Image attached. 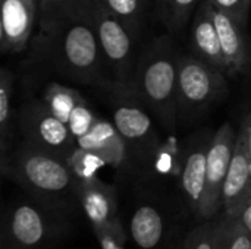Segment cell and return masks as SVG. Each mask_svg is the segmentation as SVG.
Here are the masks:
<instances>
[{"label": "cell", "mask_w": 251, "mask_h": 249, "mask_svg": "<svg viewBox=\"0 0 251 249\" xmlns=\"http://www.w3.org/2000/svg\"><path fill=\"white\" fill-rule=\"evenodd\" d=\"M18 183L38 204L60 214L79 205V181L68 161L22 141L12 153L3 175Z\"/></svg>", "instance_id": "1"}, {"label": "cell", "mask_w": 251, "mask_h": 249, "mask_svg": "<svg viewBox=\"0 0 251 249\" xmlns=\"http://www.w3.org/2000/svg\"><path fill=\"white\" fill-rule=\"evenodd\" d=\"M40 41L57 73L82 85H101L104 57L90 15L88 0H84L54 29L40 35Z\"/></svg>", "instance_id": "2"}, {"label": "cell", "mask_w": 251, "mask_h": 249, "mask_svg": "<svg viewBox=\"0 0 251 249\" xmlns=\"http://www.w3.org/2000/svg\"><path fill=\"white\" fill-rule=\"evenodd\" d=\"M178 57L171 38L151 41L137 59L129 84L137 98L168 131H174L179 120Z\"/></svg>", "instance_id": "3"}, {"label": "cell", "mask_w": 251, "mask_h": 249, "mask_svg": "<svg viewBox=\"0 0 251 249\" xmlns=\"http://www.w3.org/2000/svg\"><path fill=\"white\" fill-rule=\"evenodd\" d=\"M63 216L37 201L13 204L3 219L0 249H47L65 230Z\"/></svg>", "instance_id": "4"}, {"label": "cell", "mask_w": 251, "mask_h": 249, "mask_svg": "<svg viewBox=\"0 0 251 249\" xmlns=\"http://www.w3.org/2000/svg\"><path fill=\"white\" fill-rule=\"evenodd\" d=\"M226 73L194 53L178 57V109L179 119L200 116L222 100L228 91Z\"/></svg>", "instance_id": "5"}, {"label": "cell", "mask_w": 251, "mask_h": 249, "mask_svg": "<svg viewBox=\"0 0 251 249\" xmlns=\"http://www.w3.org/2000/svg\"><path fill=\"white\" fill-rule=\"evenodd\" d=\"M110 94L112 122L125 139L129 154L144 164H151L162 142L154 129L150 112L137 98L129 85L113 82Z\"/></svg>", "instance_id": "6"}, {"label": "cell", "mask_w": 251, "mask_h": 249, "mask_svg": "<svg viewBox=\"0 0 251 249\" xmlns=\"http://www.w3.org/2000/svg\"><path fill=\"white\" fill-rule=\"evenodd\" d=\"M90 15L99 38L104 62L112 68L119 84L129 85L135 69V41L137 35L99 0H88Z\"/></svg>", "instance_id": "7"}, {"label": "cell", "mask_w": 251, "mask_h": 249, "mask_svg": "<svg viewBox=\"0 0 251 249\" xmlns=\"http://www.w3.org/2000/svg\"><path fill=\"white\" fill-rule=\"evenodd\" d=\"M18 126L24 141L65 160L78 147L68 125L56 117L41 98L28 100L21 106Z\"/></svg>", "instance_id": "8"}, {"label": "cell", "mask_w": 251, "mask_h": 249, "mask_svg": "<svg viewBox=\"0 0 251 249\" xmlns=\"http://www.w3.org/2000/svg\"><path fill=\"white\" fill-rule=\"evenodd\" d=\"M238 131L231 123H224L212 135L207 148L206 189L200 222L212 220L222 213V188L237 145Z\"/></svg>", "instance_id": "9"}, {"label": "cell", "mask_w": 251, "mask_h": 249, "mask_svg": "<svg viewBox=\"0 0 251 249\" xmlns=\"http://www.w3.org/2000/svg\"><path fill=\"white\" fill-rule=\"evenodd\" d=\"M128 233L137 249H174L175 225L169 214L153 201H140L128 219Z\"/></svg>", "instance_id": "10"}, {"label": "cell", "mask_w": 251, "mask_h": 249, "mask_svg": "<svg viewBox=\"0 0 251 249\" xmlns=\"http://www.w3.org/2000/svg\"><path fill=\"white\" fill-rule=\"evenodd\" d=\"M212 135L203 132L190 139L182 148V164L179 178V188L187 204V208L200 220L207 172V148Z\"/></svg>", "instance_id": "11"}, {"label": "cell", "mask_w": 251, "mask_h": 249, "mask_svg": "<svg viewBox=\"0 0 251 249\" xmlns=\"http://www.w3.org/2000/svg\"><path fill=\"white\" fill-rule=\"evenodd\" d=\"M40 0H1L0 47L4 53L24 51L38 25Z\"/></svg>", "instance_id": "12"}, {"label": "cell", "mask_w": 251, "mask_h": 249, "mask_svg": "<svg viewBox=\"0 0 251 249\" xmlns=\"http://www.w3.org/2000/svg\"><path fill=\"white\" fill-rule=\"evenodd\" d=\"M210 13L218 29L222 54L228 76H238L247 70L251 63V48L246 37V28L210 1Z\"/></svg>", "instance_id": "13"}, {"label": "cell", "mask_w": 251, "mask_h": 249, "mask_svg": "<svg viewBox=\"0 0 251 249\" xmlns=\"http://www.w3.org/2000/svg\"><path fill=\"white\" fill-rule=\"evenodd\" d=\"M251 195V160L241 132L222 188V214H234Z\"/></svg>", "instance_id": "14"}, {"label": "cell", "mask_w": 251, "mask_h": 249, "mask_svg": "<svg viewBox=\"0 0 251 249\" xmlns=\"http://www.w3.org/2000/svg\"><path fill=\"white\" fill-rule=\"evenodd\" d=\"M210 1L212 0H201L193 15L190 29L191 48L196 56L226 73V65L222 54L218 29L210 13Z\"/></svg>", "instance_id": "15"}, {"label": "cell", "mask_w": 251, "mask_h": 249, "mask_svg": "<svg viewBox=\"0 0 251 249\" xmlns=\"http://www.w3.org/2000/svg\"><path fill=\"white\" fill-rule=\"evenodd\" d=\"M76 145L103 157L107 166L121 169L129 158V150L113 122L99 117L88 134L76 139Z\"/></svg>", "instance_id": "16"}, {"label": "cell", "mask_w": 251, "mask_h": 249, "mask_svg": "<svg viewBox=\"0 0 251 249\" xmlns=\"http://www.w3.org/2000/svg\"><path fill=\"white\" fill-rule=\"evenodd\" d=\"M79 207L91 227L106 226L119 219L116 189L99 178L79 182Z\"/></svg>", "instance_id": "17"}, {"label": "cell", "mask_w": 251, "mask_h": 249, "mask_svg": "<svg viewBox=\"0 0 251 249\" xmlns=\"http://www.w3.org/2000/svg\"><path fill=\"white\" fill-rule=\"evenodd\" d=\"M13 138V73L3 68L0 72V169L4 175L12 156Z\"/></svg>", "instance_id": "18"}, {"label": "cell", "mask_w": 251, "mask_h": 249, "mask_svg": "<svg viewBox=\"0 0 251 249\" xmlns=\"http://www.w3.org/2000/svg\"><path fill=\"white\" fill-rule=\"evenodd\" d=\"M41 100L49 107V110L56 117L63 120L66 125H68V120H69L72 112L81 103L85 101V98L82 97V94L78 90H75L72 87L62 85L59 82H50L44 88Z\"/></svg>", "instance_id": "19"}, {"label": "cell", "mask_w": 251, "mask_h": 249, "mask_svg": "<svg viewBox=\"0 0 251 249\" xmlns=\"http://www.w3.org/2000/svg\"><path fill=\"white\" fill-rule=\"evenodd\" d=\"M218 249H251V232L234 216L221 214L216 220Z\"/></svg>", "instance_id": "20"}, {"label": "cell", "mask_w": 251, "mask_h": 249, "mask_svg": "<svg viewBox=\"0 0 251 249\" xmlns=\"http://www.w3.org/2000/svg\"><path fill=\"white\" fill-rule=\"evenodd\" d=\"M201 0H156L157 10L165 26L172 32H181Z\"/></svg>", "instance_id": "21"}, {"label": "cell", "mask_w": 251, "mask_h": 249, "mask_svg": "<svg viewBox=\"0 0 251 249\" xmlns=\"http://www.w3.org/2000/svg\"><path fill=\"white\" fill-rule=\"evenodd\" d=\"M84 0H40L38 28L40 35L50 32L69 15H72Z\"/></svg>", "instance_id": "22"}, {"label": "cell", "mask_w": 251, "mask_h": 249, "mask_svg": "<svg viewBox=\"0 0 251 249\" xmlns=\"http://www.w3.org/2000/svg\"><path fill=\"white\" fill-rule=\"evenodd\" d=\"M104 9L122 21L137 37L141 31V22L146 0H99Z\"/></svg>", "instance_id": "23"}, {"label": "cell", "mask_w": 251, "mask_h": 249, "mask_svg": "<svg viewBox=\"0 0 251 249\" xmlns=\"http://www.w3.org/2000/svg\"><path fill=\"white\" fill-rule=\"evenodd\" d=\"M66 161L79 182H85L97 178V172L104 166H107L103 157L81 147H76L72 151V154L66 158Z\"/></svg>", "instance_id": "24"}, {"label": "cell", "mask_w": 251, "mask_h": 249, "mask_svg": "<svg viewBox=\"0 0 251 249\" xmlns=\"http://www.w3.org/2000/svg\"><path fill=\"white\" fill-rule=\"evenodd\" d=\"M182 164V148L178 141L169 138L166 142H162L153 158V169L160 175H179Z\"/></svg>", "instance_id": "25"}, {"label": "cell", "mask_w": 251, "mask_h": 249, "mask_svg": "<svg viewBox=\"0 0 251 249\" xmlns=\"http://www.w3.org/2000/svg\"><path fill=\"white\" fill-rule=\"evenodd\" d=\"M185 249H218L216 220H204L184 239Z\"/></svg>", "instance_id": "26"}, {"label": "cell", "mask_w": 251, "mask_h": 249, "mask_svg": "<svg viewBox=\"0 0 251 249\" xmlns=\"http://www.w3.org/2000/svg\"><path fill=\"white\" fill-rule=\"evenodd\" d=\"M101 249H126V235L121 219L106 226L93 227Z\"/></svg>", "instance_id": "27"}, {"label": "cell", "mask_w": 251, "mask_h": 249, "mask_svg": "<svg viewBox=\"0 0 251 249\" xmlns=\"http://www.w3.org/2000/svg\"><path fill=\"white\" fill-rule=\"evenodd\" d=\"M99 117L100 116H97V113L88 106V103L84 101L72 112L68 120V128L75 136V139H79L81 136L90 132V129L94 126Z\"/></svg>", "instance_id": "28"}, {"label": "cell", "mask_w": 251, "mask_h": 249, "mask_svg": "<svg viewBox=\"0 0 251 249\" xmlns=\"http://www.w3.org/2000/svg\"><path fill=\"white\" fill-rule=\"evenodd\" d=\"M213 3L237 19L244 28H247L250 16V0H213Z\"/></svg>", "instance_id": "29"}, {"label": "cell", "mask_w": 251, "mask_h": 249, "mask_svg": "<svg viewBox=\"0 0 251 249\" xmlns=\"http://www.w3.org/2000/svg\"><path fill=\"white\" fill-rule=\"evenodd\" d=\"M231 216H234L238 222H241L251 232V195L243 203V205L234 214H231Z\"/></svg>", "instance_id": "30"}, {"label": "cell", "mask_w": 251, "mask_h": 249, "mask_svg": "<svg viewBox=\"0 0 251 249\" xmlns=\"http://www.w3.org/2000/svg\"><path fill=\"white\" fill-rule=\"evenodd\" d=\"M244 138V142H246V147H247V151H249V156H250L251 160V109L250 112L244 116L243 119V123L238 129Z\"/></svg>", "instance_id": "31"}, {"label": "cell", "mask_w": 251, "mask_h": 249, "mask_svg": "<svg viewBox=\"0 0 251 249\" xmlns=\"http://www.w3.org/2000/svg\"><path fill=\"white\" fill-rule=\"evenodd\" d=\"M174 249H185V244H184V241H182V242H181V244H179L176 248H174Z\"/></svg>", "instance_id": "32"}, {"label": "cell", "mask_w": 251, "mask_h": 249, "mask_svg": "<svg viewBox=\"0 0 251 249\" xmlns=\"http://www.w3.org/2000/svg\"><path fill=\"white\" fill-rule=\"evenodd\" d=\"M250 13H251V0H250Z\"/></svg>", "instance_id": "33"}]
</instances>
